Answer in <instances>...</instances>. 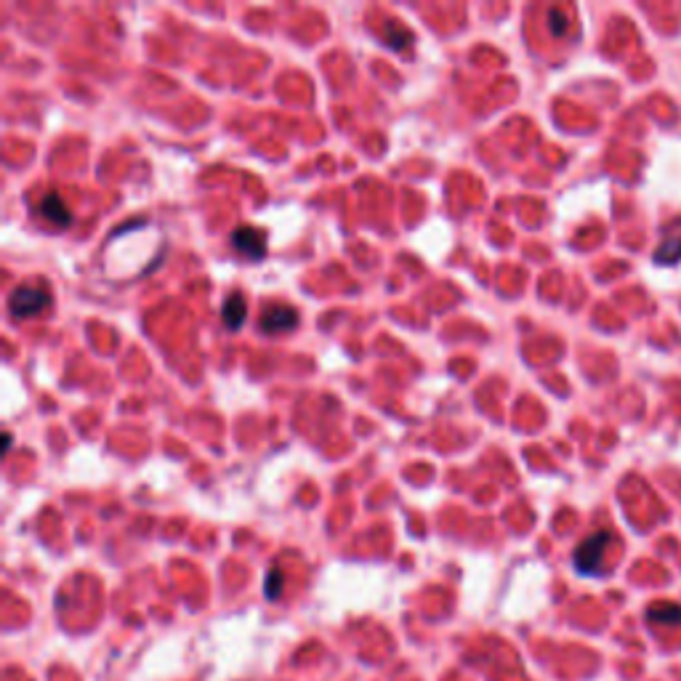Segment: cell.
Listing matches in <instances>:
<instances>
[{"instance_id":"5b68a950","label":"cell","mask_w":681,"mask_h":681,"mask_svg":"<svg viewBox=\"0 0 681 681\" xmlns=\"http://www.w3.org/2000/svg\"><path fill=\"white\" fill-rule=\"evenodd\" d=\"M41 213L48 219V221H54L56 227H70L73 224V216H70V208L64 205V200L59 198V195H45L41 200Z\"/></svg>"},{"instance_id":"6da1fadb","label":"cell","mask_w":681,"mask_h":681,"mask_svg":"<svg viewBox=\"0 0 681 681\" xmlns=\"http://www.w3.org/2000/svg\"><path fill=\"white\" fill-rule=\"evenodd\" d=\"M48 304H51L48 287L41 285V282H27V285H19V287L11 293V298H8V312H11V317H16V320H30V317L41 315Z\"/></svg>"},{"instance_id":"30bf717a","label":"cell","mask_w":681,"mask_h":681,"mask_svg":"<svg viewBox=\"0 0 681 681\" xmlns=\"http://www.w3.org/2000/svg\"><path fill=\"white\" fill-rule=\"evenodd\" d=\"M681 256V240H671L666 242L660 250H657V261L660 264H668V261H676Z\"/></svg>"},{"instance_id":"8992f818","label":"cell","mask_w":681,"mask_h":681,"mask_svg":"<svg viewBox=\"0 0 681 681\" xmlns=\"http://www.w3.org/2000/svg\"><path fill=\"white\" fill-rule=\"evenodd\" d=\"M248 317V304H245V298L242 296H229L227 301H224V309H221V320L224 325L229 327V330H238L242 322Z\"/></svg>"},{"instance_id":"8fae6325","label":"cell","mask_w":681,"mask_h":681,"mask_svg":"<svg viewBox=\"0 0 681 681\" xmlns=\"http://www.w3.org/2000/svg\"><path fill=\"white\" fill-rule=\"evenodd\" d=\"M549 27H551L554 35H564V30H567V16L561 14L559 8L549 11Z\"/></svg>"},{"instance_id":"52a82bcc","label":"cell","mask_w":681,"mask_h":681,"mask_svg":"<svg viewBox=\"0 0 681 681\" xmlns=\"http://www.w3.org/2000/svg\"><path fill=\"white\" fill-rule=\"evenodd\" d=\"M647 620L657 626H681V607L679 604H655L647 612Z\"/></svg>"},{"instance_id":"9c48e42d","label":"cell","mask_w":681,"mask_h":681,"mask_svg":"<svg viewBox=\"0 0 681 681\" xmlns=\"http://www.w3.org/2000/svg\"><path fill=\"white\" fill-rule=\"evenodd\" d=\"M282 583H285V575H282V569L272 567V569H269V575H267V586H264V594H267V599H277V597H280Z\"/></svg>"},{"instance_id":"ba28073f","label":"cell","mask_w":681,"mask_h":681,"mask_svg":"<svg viewBox=\"0 0 681 681\" xmlns=\"http://www.w3.org/2000/svg\"><path fill=\"white\" fill-rule=\"evenodd\" d=\"M384 38H386V43H389L392 48H404V45H410L407 41H413L410 30H407V27H400V24H394V22H386Z\"/></svg>"},{"instance_id":"7a4b0ae2","label":"cell","mask_w":681,"mask_h":681,"mask_svg":"<svg viewBox=\"0 0 681 681\" xmlns=\"http://www.w3.org/2000/svg\"><path fill=\"white\" fill-rule=\"evenodd\" d=\"M609 540H612L609 532H597V535L586 538V540L578 546V551H575V569H578L580 575H597L601 567V559H604V551H607V546H609Z\"/></svg>"},{"instance_id":"3957f363","label":"cell","mask_w":681,"mask_h":681,"mask_svg":"<svg viewBox=\"0 0 681 681\" xmlns=\"http://www.w3.org/2000/svg\"><path fill=\"white\" fill-rule=\"evenodd\" d=\"M232 245L248 258H261L267 253V232L256 227H238L232 235Z\"/></svg>"},{"instance_id":"277c9868","label":"cell","mask_w":681,"mask_h":681,"mask_svg":"<svg viewBox=\"0 0 681 681\" xmlns=\"http://www.w3.org/2000/svg\"><path fill=\"white\" fill-rule=\"evenodd\" d=\"M298 325V312L287 304H277V306H269L264 315H261V330L264 333H287Z\"/></svg>"}]
</instances>
